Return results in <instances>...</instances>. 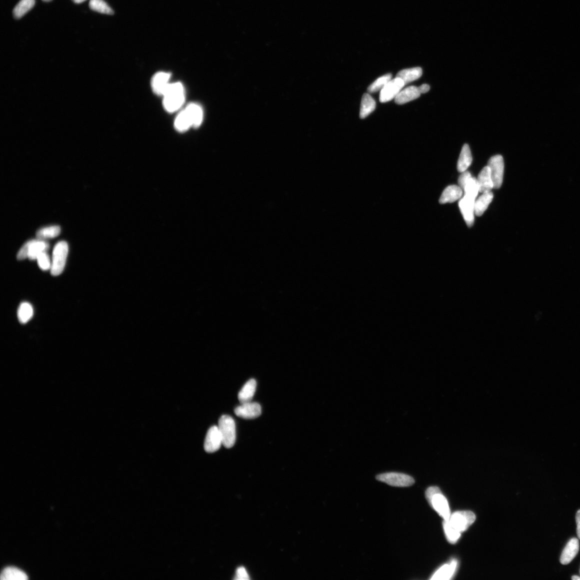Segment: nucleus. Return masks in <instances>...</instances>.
I'll return each instance as SVG.
<instances>
[{
	"label": "nucleus",
	"mask_w": 580,
	"mask_h": 580,
	"mask_svg": "<svg viewBox=\"0 0 580 580\" xmlns=\"http://www.w3.org/2000/svg\"><path fill=\"white\" fill-rule=\"evenodd\" d=\"M163 104L168 112L178 111L183 106L185 100V90L180 82L170 84L164 95Z\"/></svg>",
	"instance_id": "obj_1"
},
{
	"label": "nucleus",
	"mask_w": 580,
	"mask_h": 580,
	"mask_svg": "<svg viewBox=\"0 0 580 580\" xmlns=\"http://www.w3.org/2000/svg\"><path fill=\"white\" fill-rule=\"evenodd\" d=\"M218 426L222 438V445L228 448L233 447L236 440V426L234 418L228 416H222Z\"/></svg>",
	"instance_id": "obj_2"
},
{
	"label": "nucleus",
	"mask_w": 580,
	"mask_h": 580,
	"mask_svg": "<svg viewBox=\"0 0 580 580\" xmlns=\"http://www.w3.org/2000/svg\"><path fill=\"white\" fill-rule=\"evenodd\" d=\"M49 248V244L40 240H32L28 242L20 248L18 254V259L22 260L26 258L30 260L37 259L43 252Z\"/></svg>",
	"instance_id": "obj_3"
},
{
	"label": "nucleus",
	"mask_w": 580,
	"mask_h": 580,
	"mask_svg": "<svg viewBox=\"0 0 580 580\" xmlns=\"http://www.w3.org/2000/svg\"><path fill=\"white\" fill-rule=\"evenodd\" d=\"M68 252V246L66 242H60L55 246L52 256L50 272L54 276L60 275L64 270Z\"/></svg>",
	"instance_id": "obj_4"
},
{
	"label": "nucleus",
	"mask_w": 580,
	"mask_h": 580,
	"mask_svg": "<svg viewBox=\"0 0 580 580\" xmlns=\"http://www.w3.org/2000/svg\"><path fill=\"white\" fill-rule=\"evenodd\" d=\"M475 514L470 511L456 512L451 514L449 524L459 532H466L476 520Z\"/></svg>",
	"instance_id": "obj_5"
},
{
	"label": "nucleus",
	"mask_w": 580,
	"mask_h": 580,
	"mask_svg": "<svg viewBox=\"0 0 580 580\" xmlns=\"http://www.w3.org/2000/svg\"><path fill=\"white\" fill-rule=\"evenodd\" d=\"M376 478L377 480L386 483L391 486L398 488L410 487L415 483L414 478L412 476L396 472L381 474L377 476Z\"/></svg>",
	"instance_id": "obj_6"
},
{
	"label": "nucleus",
	"mask_w": 580,
	"mask_h": 580,
	"mask_svg": "<svg viewBox=\"0 0 580 580\" xmlns=\"http://www.w3.org/2000/svg\"><path fill=\"white\" fill-rule=\"evenodd\" d=\"M488 166L490 169L494 188H500L502 184L504 172V162L502 156L497 155L492 157L488 161Z\"/></svg>",
	"instance_id": "obj_7"
},
{
	"label": "nucleus",
	"mask_w": 580,
	"mask_h": 580,
	"mask_svg": "<svg viewBox=\"0 0 580 580\" xmlns=\"http://www.w3.org/2000/svg\"><path fill=\"white\" fill-rule=\"evenodd\" d=\"M405 86L402 80L396 78L390 80L384 87L380 93V100L381 103H386L395 98Z\"/></svg>",
	"instance_id": "obj_8"
},
{
	"label": "nucleus",
	"mask_w": 580,
	"mask_h": 580,
	"mask_svg": "<svg viewBox=\"0 0 580 580\" xmlns=\"http://www.w3.org/2000/svg\"><path fill=\"white\" fill-rule=\"evenodd\" d=\"M428 502L444 520H449L452 514L450 510L448 500L442 494L440 490L428 500Z\"/></svg>",
	"instance_id": "obj_9"
},
{
	"label": "nucleus",
	"mask_w": 580,
	"mask_h": 580,
	"mask_svg": "<svg viewBox=\"0 0 580 580\" xmlns=\"http://www.w3.org/2000/svg\"><path fill=\"white\" fill-rule=\"evenodd\" d=\"M222 444V440L218 426L210 428L206 434L204 442V449L208 453H214L218 450Z\"/></svg>",
	"instance_id": "obj_10"
},
{
	"label": "nucleus",
	"mask_w": 580,
	"mask_h": 580,
	"mask_svg": "<svg viewBox=\"0 0 580 580\" xmlns=\"http://www.w3.org/2000/svg\"><path fill=\"white\" fill-rule=\"evenodd\" d=\"M475 199L465 194L459 202L461 212L468 227H472L474 222Z\"/></svg>",
	"instance_id": "obj_11"
},
{
	"label": "nucleus",
	"mask_w": 580,
	"mask_h": 580,
	"mask_svg": "<svg viewBox=\"0 0 580 580\" xmlns=\"http://www.w3.org/2000/svg\"><path fill=\"white\" fill-rule=\"evenodd\" d=\"M235 414L238 417L244 419H253L258 418L262 413L260 404L256 402H248L238 406L234 410Z\"/></svg>",
	"instance_id": "obj_12"
},
{
	"label": "nucleus",
	"mask_w": 580,
	"mask_h": 580,
	"mask_svg": "<svg viewBox=\"0 0 580 580\" xmlns=\"http://www.w3.org/2000/svg\"><path fill=\"white\" fill-rule=\"evenodd\" d=\"M171 74L170 72H157L152 79V90L158 96H162L166 89L170 85Z\"/></svg>",
	"instance_id": "obj_13"
},
{
	"label": "nucleus",
	"mask_w": 580,
	"mask_h": 580,
	"mask_svg": "<svg viewBox=\"0 0 580 580\" xmlns=\"http://www.w3.org/2000/svg\"><path fill=\"white\" fill-rule=\"evenodd\" d=\"M579 550V542L576 538H572L565 546L560 556L562 564H570L577 555Z\"/></svg>",
	"instance_id": "obj_14"
},
{
	"label": "nucleus",
	"mask_w": 580,
	"mask_h": 580,
	"mask_svg": "<svg viewBox=\"0 0 580 580\" xmlns=\"http://www.w3.org/2000/svg\"><path fill=\"white\" fill-rule=\"evenodd\" d=\"M478 192L484 194L490 192L494 188L490 176L489 166H484L476 179Z\"/></svg>",
	"instance_id": "obj_15"
},
{
	"label": "nucleus",
	"mask_w": 580,
	"mask_h": 580,
	"mask_svg": "<svg viewBox=\"0 0 580 580\" xmlns=\"http://www.w3.org/2000/svg\"><path fill=\"white\" fill-rule=\"evenodd\" d=\"M420 94L418 87L410 86L402 90L394 98L395 102L397 104L402 105L407 104L412 100L418 98Z\"/></svg>",
	"instance_id": "obj_16"
},
{
	"label": "nucleus",
	"mask_w": 580,
	"mask_h": 580,
	"mask_svg": "<svg viewBox=\"0 0 580 580\" xmlns=\"http://www.w3.org/2000/svg\"><path fill=\"white\" fill-rule=\"evenodd\" d=\"M463 190L460 186H448L442 193L440 199V204H446L447 202H453L461 198Z\"/></svg>",
	"instance_id": "obj_17"
},
{
	"label": "nucleus",
	"mask_w": 580,
	"mask_h": 580,
	"mask_svg": "<svg viewBox=\"0 0 580 580\" xmlns=\"http://www.w3.org/2000/svg\"><path fill=\"white\" fill-rule=\"evenodd\" d=\"M458 566V561L453 560L449 564H446L440 568L432 576L431 580H448L454 574Z\"/></svg>",
	"instance_id": "obj_18"
},
{
	"label": "nucleus",
	"mask_w": 580,
	"mask_h": 580,
	"mask_svg": "<svg viewBox=\"0 0 580 580\" xmlns=\"http://www.w3.org/2000/svg\"><path fill=\"white\" fill-rule=\"evenodd\" d=\"M256 388V382L251 379L246 382L238 394L239 402L242 404L252 402Z\"/></svg>",
	"instance_id": "obj_19"
},
{
	"label": "nucleus",
	"mask_w": 580,
	"mask_h": 580,
	"mask_svg": "<svg viewBox=\"0 0 580 580\" xmlns=\"http://www.w3.org/2000/svg\"><path fill=\"white\" fill-rule=\"evenodd\" d=\"M191 119L192 127L198 128L202 124L203 120V112L202 107L198 104H190L186 108Z\"/></svg>",
	"instance_id": "obj_20"
},
{
	"label": "nucleus",
	"mask_w": 580,
	"mask_h": 580,
	"mask_svg": "<svg viewBox=\"0 0 580 580\" xmlns=\"http://www.w3.org/2000/svg\"><path fill=\"white\" fill-rule=\"evenodd\" d=\"M422 75V70L420 68H414L405 69L398 72L396 77L400 78L404 82V84H408L416 80Z\"/></svg>",
	"instance_id": "obj_21"
},
{
	"label": "nucleus",
	"mask_w": 580,
	"mask_h": 580,
	"mask_svg": "<svg viewBox=\"0 0 580 580\" xmlns=\"http://www.w3.org/2000/svg\"><path fill=\"white\" fill-rule=\"evenodd\" d=\"M376 107V103L372 97L369 94H364L362 96L360 117L361 119H364L372 114Z\"/></svg>",
	"instance_id": "obj_22"
},
{
	"label": "nucleus",
	"mask_w": 580,
	"mask_h": 580,
	"mask_svg": "<svg viewBox=\"0 0 580 580\" xmlns=\"http://www.w3.org/2000/svg\"><path fill=\"white\" fill-rule=\"evenodd\" d=\"M472 156L471 154L470 147L468 144L464 145L458 164V170L459 172H466L468 166L472 164Z\"/></svg>",
	"instance_id": "obj_23"
},
{
	"label": "nucleus",
	"mask_w": 580,
	"mask_h": 580,
	"mask_svg": "<svg viewBox=\"0 0 580 580\" xmlns=\"http://www.w3.org/2000/svg\"><path fill=\"white\" fill-rule=\"evenodd\" d=\"M493 199V194L490 192L483 194L475 202L474 214L478 216H482L488 207Z\"/></svg>",
	"instance_id": "obj_24"
},
{
	"label": "nucleus",
	"mask_w": 580,
	"mask_h": 580,
	"mask_svg": "<svg viewBox=\"0 0 580 580\" xmlns=\"http://www.w3.org/2000/svg\"><path fill=\"white\" fill-rule=\"evenodd\" d=\"M174 126L180 132H184L192 127V122L186 110L178 114L174 122Z\"/></svg>",
	"instance_id": "obj_25"
},
{
	"label": "nucleus",
	"mask_w": 580,
	"mask_h": 580,
	"mask_svg": "<svg viewBox=\"0 0 580 580\" xmlns=\"http://www.w3.org/2000/svg\"><path fill=\"white\" fill-rule=\"evenodd\" d=\"M0 578L2 580H26L28 578L24 572L14 567H7L2 572Z\"/></svg>",
	"instance_id": "obj_26"
},
{
	"label": "nucleus",
	"mask_w": 580,
	"mask_h": 580,
	"mask_svg": "<svg viewBox=\"0 0 580 580\" xmlns=\"http://www.w3.org/2000/svg\"><path fill=\"white\" fill-rule=\"evenodd\" d=\"M35 4V0H20L13 10V14L17 19L22 18L29 10H30Z\"/></svg>",
	"instance_id": "obj_27"
},
{
	"label": "nucleus",
	"mask_w": 580,
	"mask_h": 580,
	"mask_svg": "<svg viewBox=\"0 0 580 580\" xmlns=\"http://www.w3.org/2000/svg\"><path fill=\"white\" fill-rule=\"evenodd\" d=\"M34 314L32 304L28 302H22L18 310V318L22 324L26 323L32 318Z\"/></svg>",
	"instance_id": "obj_28"
},
{
	"label": "nucleus",
	"mask_w": 580,
	"mask_h": 580,
	"mask_svg": "<svg viewBox=\"0 0 580 580\" xmlns=\"http://www.w3.org/2000/svg\"><path fill=\"white\" fill-rule=\"evenodd\" d=\"M61 228L58 226H49L38 230L36 236L40 239L54 238L60 234Z\"/></svg>",
	"instance_id": "obj_29"
},
{
	"label": "nucleus",
	"mask_w": 580,
	"mask_h": 580,
	"mask_svg": "<svg viewBox=\"0 0 580 580\" xmlns=\"http://www.w3.org/2000/svg\"><path fill=\"white\" fill-rule=\"evenodd\" d=\"M392 77V76L391 74H387L377 78L374 82L368 87V92L369 94H372L380 90L381 91L384 87L390 80Z\"/></svg>",
	"instance_id": "obj_30"
},
{
	"label": "nucleus",
	"mask_w": 580,
	"mask_h": 580,
	"mask_svg": "<svg viewBox=\"0 0 580 580\" xmlns=\"http://www.w3.org/2000/svg\"><path fill=\"white\" fill-rule=\"evenodd\" d=\"M90 7L92 10L101 14H113L114 13L113 10L104 0H90Z\"/></svg>",
	"instance_id": "obj_31"
},
{
	"label": "nucleus",
	"mask_w": 580,
	"mask_h": 580,
	"mask_svg": "<svg viewBox=\"0 0 580 580\" xmlns=\"http://www.w3.org/2000/svg\"><path fill=\"white\" fill-rule=\"evenodd\" d=\"M444 528L448 542L452 544L456 542L460 538L461 533L455 530L448 520H444Z\"/></svg>",
	"instance_id": "obj_32"
},
{
	"label": "nucleus",
	"mask_w": 580,
	"mask_h": 580,
	"mask_svg": "<svg viewBox=\"0 0 580 580\" xmlns=\"http://www.w3.org/2000/svg\"><path fill=\"white\" fill-rule=\"evenodd\" d=\"M465 194L476 200L478 192L476 179L471 177L468 181L463 190Z\"/></svg>",
	"instance_id": "obj_33"
},
{
	"label": "nucleus",
	"mask_w": 580,
	"mask_h": 580,
	"mask_svg": "<svg viewBox=\"0 0 580 580\" xmlns=\"http://www.w3.org/2000/svg\"><path fill=\"white\" fill-rule=\"evenodd\" d=\"M37 260L38 266L42 270H47L52 268V263L50 262V257L46 252H42Z\"/></svg>",
	"instance_id": "obj_34"
},
{
	"label": "nucleus",
	"mask_w": 580,
	"mask_h": 580,
	"mask_svg": "<svg viewBox=\"0 0 580 580\" xmlns=\"http://www.w3.org/2000/svg\"><path fill=\"white\" fill-rule=\"evenodd\" d=\"M471 177H472V176H471L470 173L468 172H463L462 174V175L460 176L458 178V184L459 186L462 188V190H464V188H465L468 180Z\"/></svg>",
	"instance_id": "obj_35"
},
{
	"label": "nucleus",
	"mask_w": 580,
	"mask_h": 580,
	"mask_svg": "<svg viewBox=\"0 0 580 580\" xmlns=\"http://www.w3.org/2000/svg\"><path fill=\"white\" fill-rule=\"evenodd\" d=\"M236 580H248L250 579L248 572L244 568H239L236 572Z\"/></svg>",
	"instance_id": "obj_36"
},
{
	"label": "nucleus",
	"mask_w": 580,
	"mask_h": 580,
	"mask_svg": "<svg viewBox=\"0 0 580 580\" xmlns=\"http://www.w3.org/2000/svg\"><path fill=\"white\" fill-rule=\"evenodd\" d=\"M576 521L577 524V534L578 538L580 540V510H578L576 513Z\"/></svg>",
	"instance_id": "obj_37"
},
{
	"label": "nucleus",
	"mask_w": 580,
	"mask_h": 580,
	"mask_svg": "<svg viewBox=\"0 0 580 580\" xmlns=\"http://www.w3.org/2000/svg\"><path fill=\"white\" fill-rule=\"evenodd\" d=\"M418 88L420 94H424L428 92L430 88L428 84H424L418 87Z\"/></svg>",
	"instance_id": "obj_38"
},
{
	"label": "nucleus",
	"mask_w": 580,
	"mask_h": 580,
	"mask_svg": "<svg viewBox=\"0 0 580 580\" xmlns=\"http://www.w3.org/2000/svg\"><path fill=\"white\" fill-rule=\"evenodd\" d=\"M76 4H81L86 1V0H72Z\"/></svg>",
	"instance_id": "obj_39"
},
{
	"label": "nucleus",
	"mask_w": 580,
	"mask_h": 580,
	"mask_svg": "<svg viewBox=\"0 0 580 580\" xmlns=\"http://www.w3.org/2000/svg\"><path fill=\"white\" fill-rule=\"evenodd\" d=\"M572 579L574 580H580V577L577 576H572Z\"/></svg>",
	"instance_id": "obj_40"
},
{
	"label": "nucleus",
	"mask_w": 580,
	"mask_h": 580,
	"mask_svg": "<svg viewBox=\"0 0 580 580\" xmlns=\"http://www.w3.org/2000/svg\"><path fill=\"white\" fill-rule=\"evenodd\" d=\"M42 1H44V2H48L52 1V0H42Z\"/></svg>",
	"instance_id": "obj_41"
}]
</instances>
